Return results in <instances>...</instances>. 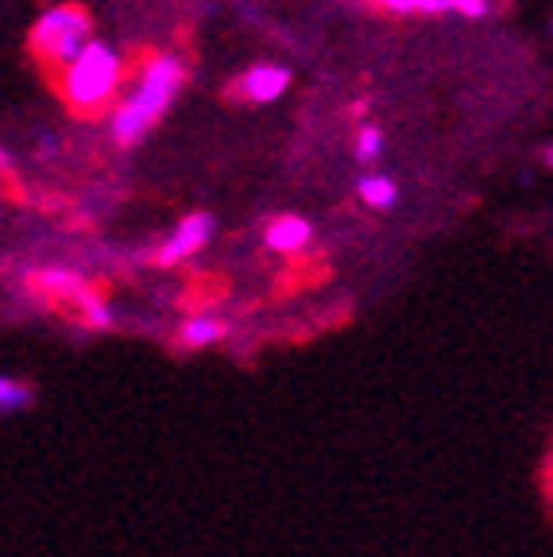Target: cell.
I'll list each match as a JSON object with an SVG mask.
<instances>
[{
  "mask_svg": "<svg viewBox=\"0 0 553 557\" xmlns=\"http://www.w3.org/2000/svg\"><path fill=\"white\" fill-rule=\"evenodd\" d=\"M51 151H59V144H54V139L47 136L44 144H39V156H51Z\"/></svg>",
  "mask_w": 553,
  "mask_h": 557,
  "instance_id": "cell-14",
  "label": "cell"
},
{
  "mask_svg": "<svg viewBox=\"0 0 553 557\" xmlns=\"http://www.w3.org/2000/svg\"><path fill=\"white\" fill-rule=\"evenodd\" d=\"M182 82H186V62L179 54H151V59H144L132 89L113 109V116H109V128H113V139L121 148H136L139 139L156 128V121L179 97Z\"/></svg>",
  "mask_w": 553,
  "mask_h": 557,
  "instance_id": "cell-1",
  "label": "cell"
},
{
  "mask_svg": "<svg viewBox=\"0 0 553 557\" xmlns=\"http://www.w3.org/2000/svg\"><path fill=\"white\" fill-rule=\"evenodd\" d=\"M225 337V322L221 318H186L179 330V341L186 348H209Z\"/></svg>",
  "mask_w": 553,
  "mask_h": 557,
  "instance_id": "cell-9",
  "label": "cell"
},
{
  "mask_svg": "<svg viewBox=\"0 0 553 557\" xmlns=\"http://www.w3.org/2000/svg\"><path fill=\"white\" fill-rule=\"evenodd\" d=\"M383 156V132L376 124H364L360 136H356V159L360 163H376Z\"/></svg>",
  "mask_w": 553,
  "mask_h": 557,
  "instance_id": "cell-12",
  "label": "cell"
},
{
  "mask_svg": "<svg viewBox=\"0 0 553 557\" xmlns=\"http://www.w3.org/2000/svg\"><path fill=\"white\" fill-rule=\"evenodd\" d=\"M124 86V59L101 39H89L86 51L70 66L59 70V94L62 101L82 116H94L116 101Z\"/></svg>",
  "mask_w": 553,
  "mask_h": 557,
  "instance_id": "cell-2",
  "label": "cell"
},
{
  "mask_svg": "<svg viewBox=\"0 0 553 557\" xmlns=\"http://www.w3.org/2000/svg\"><path fill=\"white\" fill-rule=\"evenodd\" d=\"M356 194H360L364 206H372V209H395V201H398V186L388 174H364L360 183H356Z\"/></svg>",
  "mask_w": 553,
  "mask_h": 557,
  "instance_id": "cell-8",
  "label": "cell"
},
{
  "mask_svg": "<svg viewBox=\"0 0 553 557\" xmlns=\"http://www.w3.org/2000/svg\"><path fill=\"white\" fill-rule=\"evenodd\" d=\"M94 39V20L82 4H54L44 16L35 20L32 35H27V47L44 66H70L86 51V44Z\"/></svg>",
  "mask_w": 553,
  "mask_h": 557,
  "instance_id": "cell-3",
  "label": "cell"
},
{
  "mask_svg": "<svg viewBox=\"0 0 553 557\" xmlns=\"http://www.w3.org/2000/svg\"><path fill=\"white\" fill-rule=\"evenodd\" d=\"M32 407V387L27 383H20L16 375H4L0 380V410L4 414H16V410Z\"/></svg>",
  "mask_w": 553,
  "mask_h": 557,
  "instance_id": "cell-11",
  "label": "cell"
},
{
  "mask_svg": "<svg viewBox=\"0 0 553 557\" xmlns=\"http://www.w3.org/2000/svg\"><path fill=\"white\" fill-rule=\"evenodd\" d=\"M32 287L47 290V295H59V298H82V295H86V283H82V275H74V271H66V268L32 271Z\"/></svg>",
  "mask_w": 553,
  "mask_h": 557,
  "instance_id": "cell-7",
  "label": "cell"
},
{
  "mask_svg": "<svg viewBox=\"0 0 553 557\" xmlns=\"http://www.w3.org/2000/svg\"><path fill=\"white\" fill-rule=\"evenodd\" d=\"M453 12L460 16H488V0H453Z\"/></svg>",
  "mask_w": 553,
  "mask_h": 557,
  "instance_id": "cell-13",
  "label": "cell"
},
{
  "mask_svg": "<svg viewBox=\"0 0 553 557\" xmlns=\"http://www.w3.org/2000/svg\"><path fill=\"white\" fill-rule=\"evenodd\" d=\"M542 159H545V163H550V166H553V144H550V148H545V151H542Z\"/></svg>",
  "mask_w": 553,
  "mask_h": 557,
  "instance_id": "cell-15",
  "label": "cell"
},
{
  "mask_svg": "<svg viewBox=\"0 0 553 557\" xmlns=\"http://www.w3.org/2000/svg\"><path fill=\"white\" fill-rule=\"evenodd\" d=\"M314 236V225L306 218H294V213H286V218H275L268 225V233H263V244H268L271 252H303L306 244H310Z\"/></svg>",
  "mask_w": 553,
  "mask_h": 557,
  "instance_id": "cell-6",
  "label": "cell"
},
{
  "mask_svg": "<svg viewBox=\"0 0 553 557\" xmlns=\"http://www.w3.org/2000/svg\"><path fill=\"white\" fill-rule=\"evenodd\" d=\"M372 4L383 12H395V16H407V12H426V16L453 12V0H372Z\"/></svg>",
  "mask_w": 553,
  "mask_h": 557,
  "instance_id": "cell-10",
  "label": "cell"
},
{
  "mask_svg": "<svg viewBox=\"0 0 553 557\" xmlns=\"http://www.w3.org/2000/svg\"><path fill=\"white\" fill-rule=\"evenodd\" d=\"M209 236H213V218H209V213H191V218H182L179 228L167 236V244L159 248L156 260L163 263V268H174V263L198 256L209 244Z\"/></svg>",
  "mask_w": 553,
  "mask_h": 557,
  "instance_id": "cell-4",
  "label": "cell"
},
{
  "mask_svg": "<svg viewBox=\"0 0 553 557\" xmlns=\"http://www.w3.org/2000/svg\"><path fill=\"white\" fill-rule=\"evenodd\" d=\"M291 89V70L279 62H256L251 70H244V78L236 82V94L251 104H271Z\"/></svg>",
  "mask_w": 553,
  "mask_h": 557,
  "instance_id": "cell-5",
  "label": "cell"
}]
</instances>
